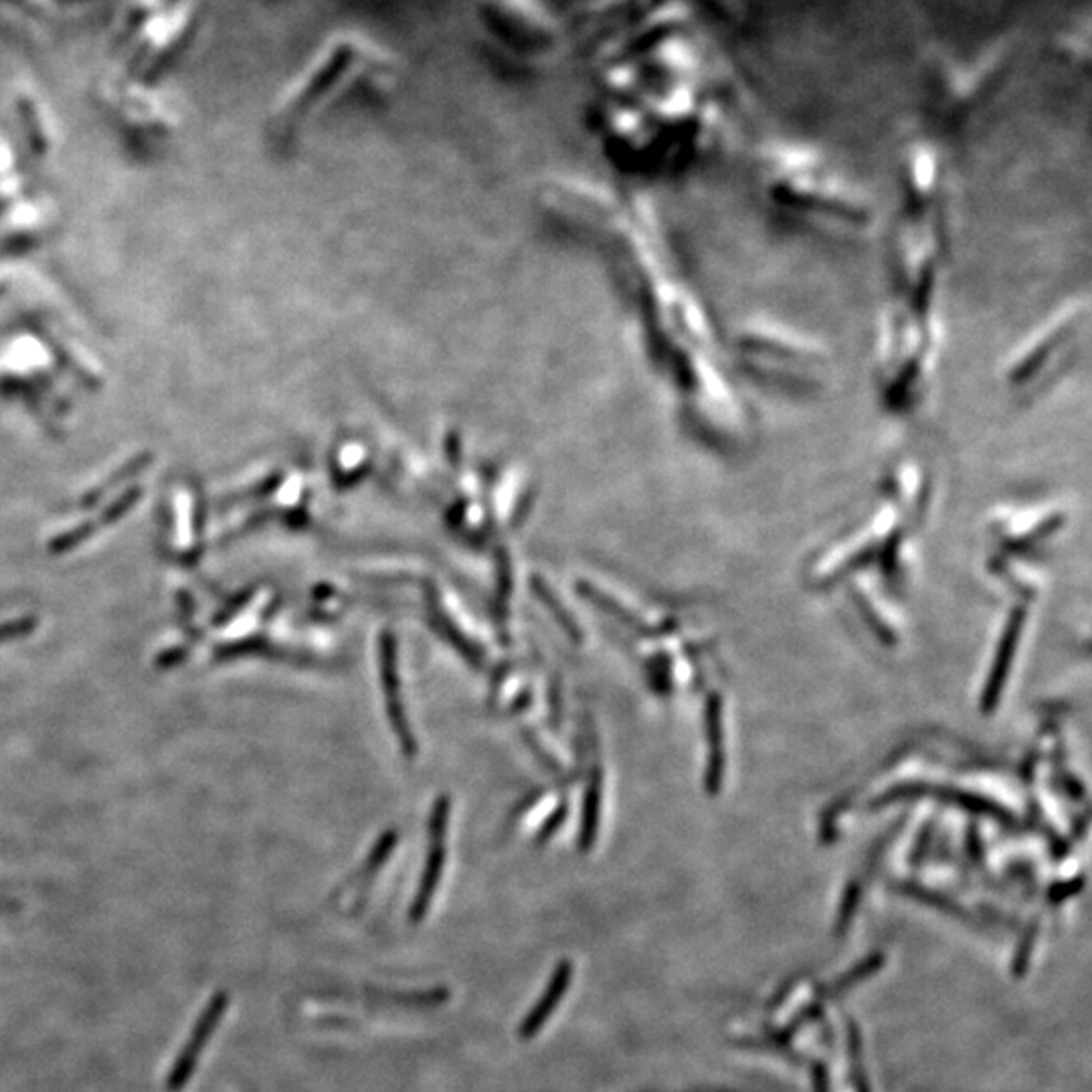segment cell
Wrapping results in <instances>:
<instances>
[{
	"label": "cell",
	"mask_w": 1092,
	"mask_h": 1092,
	"mask_svg": "<svg viewBox=\"0 0 1092 1092\" xmlns=\"http://www.w3.org/2000/svg\"><path fill=\"white\" fill-rule=\"evenodd\" d=\"M736 371L773 390L805 395L824 387L831 354L815 334L775 316H753L734 328Z\"/></svg>",
	"instance_id": "3957f363"
},
{
	"label": "cell",
	"mask_w": 1092,
	"mask_h": 1092,
	"mask_svg": "<svg viewBox=\"0 0 1092 1092\" xmlns=\"http://www.w3.org/2000/svg\"><path fill=\"white\" fill-rule=\"evenodd\" d=\"M447 821H449V800L447 797H441V800H437V803L433 807L432 845H429V854H427V862H425V870H423V876H421L419 892H417V899L411 906V923H419V920H423L427 909L432 906L433 894L437 890L439 878H441V870H444V862H446Z\"/></svg>",
	"instance_id": "5b68a950"
},
{
	"label": "cell",
	"mask_w": 1092,
	"mask_h": 1092,
	"mask_svg": "<svg viewBox=\"0 0 1092 1092\" xmlns=\"http://www.w3.org/2000/svg\"><path fill=\"white\" fill-rule=\"evenodd\" d=\"M1090 324L1088 296H1072L1052 308L1017 340L1003 362L1001 380L1014 397H1036L1071 366Z\"/></svg>",
	"instance_id": "277c9868"
},
{
	"label": "cell",
	"mask_w": 1092,
	"mask_h": 1092,
	"mask_svg": "<svg viewBox=\"0 0 1092 1092\" xmlns=\"http://www.w3.org/2000/svg\"><path fill=\"white\" fill-rule=\"evenodd\" d=\"M380 678H383V686H385L387 715L390 718L392 730H395V734L399 736L403 753L407 757H413L417 751V745H415V739H413L411 729H409L407 715H404V710H403V698H401V686H399V674H397L395 637H392L389 631L380 635Z\"/></svg>",
	"instance_id": "8992f818"
},
{
	"label": "cell",
	"mask_w": 1092,
	"mask_h": 1092,
	"mask_svg": "<svg viewBox=\"0 0 1092 1092\" xmlns=\"http://www.w3.org/2000/svg\"><path fill=\"white\" fill-rule=\"evenodd\" d=\"M1036 937H1038V925H1032V927H1029V930L1026 932V937L1022 939L1020 947H1017V951H1015L1014 963H1012V971H1014V975L1017 979L1024 977L1028 973L1029 959H1032V953H1034Z\"/></svg>",
	"instance_id": "7c38bea8"
},
{
	"label": "cell",
	"mask_w": 1092,
	"mask_h": 1092,
	"mask_svg": "<svg viewBox=\"0 0 1092 1092\" xmlns=\"http://www.w3.org/2000/svg\"><path fill=\"white\" fill-rule=\"evenodd\" d=\"M885 967V955L882 953H874L870 955L868 959L860 961L858 965H854L850 971H845L844 975H840L838 979H833L831 984L828 986H821L817 991V998L819 1000H830V998H836L842 996L848 989L856 987L858 984H862L870 975H874L876 971Z\"/></svg>",
	"instance_id": "9c48e42d"
},
{
	"label": "cell",
	"mask_w": 1092,
	"mask_h": 1092,
	"mask_svg": "<svg viewBox=\"0 0 1092 1092\" xmlns=\"http://www.w3.org/2000/svg\"><path fill=\"white\" fill-rule=\"evenodd\" d=\"M848 1042H850V1050H852V1064H854V1086L856 1092H872L870 1090L868 1085V1074L862 1066V1048H860V1032H858V1028L854 1022L848 1024Z\"/></svg>",
	"instance_id": "8fae6325"
},
{
	"label": "cell",
	"mask_w": 1092,
	"mask_h": 1092,
	"mask_svg": "<svg viewBox=\"0 0 1092 1092\" xmlns=\"http://www.w3.org/2000/svg\"><path fill=\"white\" fill-rule=\"evenodd\" d=\"M812 1081H814V1092H830V1078H828V1069L824 1064L814 1066Z\"/></svg>",
	"instance_id": "4fadbf2b"
},
{
	"label": "cell",
	"mask_w": 1092,
	"mask_h": 1092,
	"mask_svg": "<svg viewBox=\"0 0 1092 1092\" xmlns=\"http://www.w3.org/2000/svg\"><path fill=\"white\" fill-rule=\"evenodd\" d=\"M949 260V182L939 158L916 150L901 170L897 213L888 237V290L882 302L943 318Z\"/></svg>",
	"instance_id": "6da1fadb"
},
{
	"label": "cell",
	"mask_w": 1092,
	"mask_h": 1092,
	"mask_svg": "<svg viewBox=\"0 0 1092 1092\" xmlns=\"http://www.w3.org/2000/svg\"><path fill=\"white\" fill-rule=\"evenodd\" d=\"M532 589H534V593H536L538 597H541V599L545 601V603L548 605V609H550L552 613H555V617L559 619V623L562 625L564 631H567L571 637H574V642H581V631L576 630V625L571 621L569 613L562 609V605H560V603H557L555 595L550 593V589L545 585V581L536 579V576H534V579H532Z\"/></svg>",
	"instance_id": "30bf717a"
},
{
	"label": "cell",
	"mask_w": 1092,
	"mask_h": 1092,
	"mask_svg": "<svg viewBox=\"0 0 1092 1092\" xmlns=\"http://www.w3.org/2000/svg\"><path fill=\"white\" fill-rule=\"evenodd\" d=\"M571 977H573V963L564 959L557 965L555 973H552L550 984L545 991V996L541 998V1001L534 1005L529 1017H526V1020L520 1024V1038H532L541 1032L543 1026L548 1022V1017L552 1015V1012H555V1008L564 998V993H567Z\"/></svg>",
	"instance_id": "ba28073f"
},
{
	"label": "cell",
	"mask_w": 1092,
	"mask_h": 1092,
	"mask_svg": "<svg viewBox=\"0 0 1092 1092\" xmlns=\"http://www.w3.org/2000/svg\"><path fill=\"white\" fill-rule=\"evenodd\" d=\"M759 184L781 217L826 235L864 237L876 225L870 192L817 152L769 150L759 164Z\"/></svg>",
	"instance_id": "7a4b0ae2"
},
{
	"label": "cell",
	"mask_w": 1092,
	"mask_h": 1092,
	"mask_svg": "<svg viewBox=\"0 0 1092 1092\" xmlns=\"http://www.w3.org/2000/svg\"><path fill=\"white\" fill-rule=\"evenodd\" d=\"M225 1010H227V996H225V993H217V996L213 998V1001L208 1003V1008L205 1010V1014L201 1015L199 1024L194 1026V1032H192V1036L189 1040V1044L184 1046V1050L180 1052V1057L177 1058L175 1069L170 1071V1076H168V1088L170 1090H178L180 1086H184V1085L189 1083V1078H191V1074L194 1071L196 1058H199L201 1050L205 1048L206 1040L211 1038L213 1029H215V1026H217V1022L220 1020V1017H223Z\"/></svg>",
	"instance_id": "52a82bcc"
}]
</instances>
